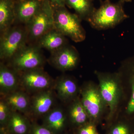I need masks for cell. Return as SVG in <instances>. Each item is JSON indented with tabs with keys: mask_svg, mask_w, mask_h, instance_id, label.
Masks as SVG:
<instances>
[{
	"mask_svg": "<svg viewBox=\"0 0 134 134\" xmlns=\"http://www.w3.org/2000/svg\"><path fill=\"white\" fill-rule=\"evenodd\" d=\"M43 118V126L56 134L61 132L64 128L67 117L62 108L55 106Z\"/></svg>",
	"mask_w": 134,
	"mask_h": 134,
	"instance_id": "obj_16",
	"label": "cell"
},
{
	"mask_svg": "<svg viewBox=\"0 0 134 134\" xmlns=\"http://www.w3.org/2000/svg\"><path fill=\"white\" fill-rule=\"evenodd\" d=\"M53 90L57 98L64 103L74 100L78 91V86L74 80L65 75L58 77L54 80Z\"/></svg>",
	"mask_w": 134,
	"mask_h": 134,
	"instance_id": "obj_13",
	"label": "cell"
},
{
	"mask_svg": "<svg viewBox=\"0 0 134 134\" xmlns=\"http://www.w3.org/2000/svg\"><path fill=\"white\" fill-rule=\"evenodd\" d=\"M15 0H0V33L7 31L15 21Z\"/></svg>",
	"mask_w": 134,
	"mask_h": 134,
	"instance_id": "obj_17",
	"label": "cell"
},
{
	"mask_svg": "<svg viewBox=\"0 0 134 134\" xmlns=\"http://www.w3.org/2000/svg\"><path fill=\"white\" fill-rule=\"evenodd\" d=\"M68 114L70 121L77 125L85 124L89 117L81 99H75L70 106Z\"/></svg>",
	"mask_w": 134,
	"mask_h": 134,
	"instance_id": "obj_20",
	"label": "cell"
},
{
	"mask_svg": "<svg viewBox=\"0 0 134 134\" xmlns=\"http://www.w3.org/2000/svg\"><path fill=\"white\" fill-rule=\"evenodd\" d=\"M123 4L120 1L116 3L110 0L101 2L100 7L95 9L87 21L97 30L113 28L128 18L123 9Z\"/></svg>",
	"mask_w": 134,
	"mask_h": 134,
	"instance_id": "obj_1",
	"label": "cell"
},
{
	"mask_svg": "<svg viewBox=\"0 0 134 134\" xmlns=\"http://www.w3.org/2000/svg\"><path fill=\"white\" fill-rule=\"evenodd\" d=\"M26 25L27 44H36L41 37L54 28L53 10L48 0H44L40 9Z\"/></svg>",
	"mask_w": 134,
	"mask_h": 134,
	"instance_id": "obj_4",
	"label": "cell"
},
{
	"mask_svg": "<svg viewBox=\"0 0 134 134\" xmlns=\"http://www.w3.org/2000/svg\"><path fill=\"white\" fill-rule=\"evenodd\" d=\"M83 125L79 129L78 134H98L94 125L91 124Z\"/></svg>",
	"mask_w": 134,
	"mask_h": 134,
	"instance_id": "obj_23",
	"label": "cell"
},
{
	"mask_svg": "<svg viewBox=\"0 0 134 134\" xmlns=\"http://www.w3.org/2000/svg\"><path fill=\"white\" fill-rule=\"evenodd\" d=\"M120 1L123 3L125 2H131L132 1V0H120Z\"/></svg>",
	"mask_w": 134,
	"mask_h": 134,
	"instance_id": "obj_27",
	"label": "cell"
},
{
	"mask_svg": "<svg viewBox=\"0 0 134 134\" xmlns=\"http://www.w3.org/2000/svg\"><path fill=\"white\" fill-rule=\"evenodd\" d=\"M92 0H66L65 5L73 9L82 20L87 21L94 12L96 8Z\"/></svg>",
	"mask_w": 134,
	"mask_h": 134,
	"instance_id": "obj_19",
	"label": "cell"
},
{
	"mask_svg": "<svg viewBox=\"0 0 134 134\" xmlns=\"http://www.w3.org/2000/svg\"><path fill=\"white\" fill-rule=\"evenodd\" d=\"M43 1L15 0V24H27L40 9Z\"/></svg>",
	"mask_w": 134,
	"mask_h": 134,
	"instance_id": "obj_11",
	"label": "cell"
},
{
	"mask_svg": "<svg viewBox=\"0 0 134 134\" xmlns=\"http://www.w3.org/2000/svg\"><path fill=\"white\" fill-rule=\"evenodd\" d=\"M100 94L112 114L117 107L120 95L118 75L97 72Z\"/></svg>",
	"mask_w": 134,
	"mask_h": 134,
	"instance_id": "obj_7",
	"label": "cell"
},
{
	"mask_svg": "<svg viewBox=\"0 0 134 134\" xmlns=\"http://www.w3.org/2000/svg\"><path fill=\"white\" fill-rule=\"evenodd\" d=\"M92 1H93V0H92Z\"/></svg>",
	"mask_w": 134,
	"mask_h": 134,
	"instance_id": "obj_28",
	"label": "cell"
},
{
	"mask_svg": "<svg viewBox=\"0 0 134 134\" xmlns=\"http://www.w3.org/2000/svg\"><path fill=\"white\" fill-rule=\"evenodd\" d=\"M132 83V96L127 107V111L129 113H134V75Z\"/></svg>",
	"mask_w": 134,
	"mask_h": 134,
	"instance_id": "obj_25",
	"label": "cell"
},
{
	"mask_svg": "<svg viewBox=\"0 0 134 134\" xmlns=\"http://www.w3.org/2000/svg\"></svg>",
	"mask_w": 134,
	"mask_h": 134,
	"instance_id": "obj_29",
	"label": "cell"
},
{
	"mask_svg": "<svg viewBox=\"0 0 134 134\" xmlns=\"http://www.w3.org/2000/svg\"><path fill=\"white\" fill-rule=\"evenodd\" d=\"M29 134H54L50 130L43 126L34 124L31 125Z\"/></svg>",
	"mask_w": 134,
	"mask_h": 134,
	"instance_id": "obj_22",
	"label": "cell"
},
{
	"mask_svg": "<svg viewBox=\"0 0 134 134\" xmlns=\"http://www.w3.org/2000/svg\"><path fill=\"white\" fill-rule=\"evenodd\" d=\"M110 134H129V130L126 125L119 124L113 128Z\"/></svg>",
	"mask_w": 134,
	"mask_h": 134,
	"instance_id": "obj_24",
	"label": "cell"
},
{
	"mask_svg": "<svg viewBox=\"0 0 134 134\" xmlns=\"http://www.w3.org/2000/svg\"><path fill=\"white\" fill-rule=\"evenodd\" d=\"M68 42L66 36L54 27L43 35L36 45L40 48H45L52 53L68 44Z\"/></svg>",
	"mask_w": 134,
	"mask_h": 134,
	"instance_id": "obj_15",
	"label": "cell"
},
{
	"mask_svg": "<svg viewBox=\"0 0 134 134\" xmlns=\"http://www.w3.org/2000/svg\"><path fill=\"white\" fill-rule=\"evenodd\" d=\"M81 93V101L89 117L94 119L98 118L103 112L105 103L99 88L89 85L83 88Z\"/></svg>",
	"mask_w": 134,
	"mask_h": 134,
	"instance_id": "obj_10",
	"label": "cell"
},
{
	"mask_svg": "<svg viewBox=\"0 0 134 134\" xmlns=\"http://www.w3.org/2000/svg\"><path fill=\"white\" fill-rule=\"evenodd\" d=\"M66 0H48L53 9L65 6Z\"/></svg>",
	"mask_w": 134,
	"mask_h": 134,
	"instance_id": "obj_26",
	"label": "cell"
},
{
	"mask_svg": "<svg viewBox=\"0 0 134 134\" xmlns=\"http://www.w3.org/2000/svg\"><path fill=\"white\" fill-rule=\"evenodd\" d=\"M57 96L53 89L31 95L30 105L26 116L33 119L43 117L56 106Z\"/></svg>",
	"mask_w": 134,
	"mask_h": 134,
	"instance_id": "obj_8",
	"label": "cell"
},
{
	"mask_svg": "<svg viewBox=\"0 0 134 134\" xmlns=\"http://www.w3.org/2000/svg\"><path fill=\"white\" fill-rule=\"evenodd\" d=\"M28 118L23 114L12 111L6 129L13 134H29L31 125Z\"/></svg>",
	"mask_w": 134,
	"mask_h": 134,
	"instance_id": "obj_18",
	"label": "cell"
},
{
	"mask_svg": "<svg viewBox=\"0 0 134 134\" xmlns=\"http://www.w3.org/2000/svg\"><path fill=\"white\" fill-rule=\"evenodd\" d=\"M41 48L36 44H27L5 63L18 72L43 68L46 60Z\"/></svg>",
	"mask_w": 134,
	"mask_h": 134,
	"instance_id": "obj_5",
	"label": "cell"
},
{
	"mask_svg": "<svg viewBox=\"0 0 134 134\" xmlns=\"http://www.w3.org/2000/svg\"><path fill=\"white\" fill-rule=\"evenodd\" d=\"M19 73L21 89L30 95L53 89L54 80L43 68Z\"/></svg>",
	"mask_w": 134,
	"mask_h": 134,
	"instance_id": "obj_6",
	"label": "cell"
},
{
	"mask_svg": "<svg viewBox=\"0 0 134 134\" xmlns=\"http://www.w3.org/2000/svg\"><path fill=\"white\" fill-rule=\"evenodd\" d=\"M12 110L2 98L0 100V124L1 128H6Z\"/></svg>",
	"mask_w": 134,
	"mask_h": 134,
	"instance_id": "obj_21",
	"label": "cell"
},
{
	"mask_svg": "<svg viewBox=\"0 0 134 134\" xmlns=\"http://www.w3.org/2000/svg\"><path fill=\"white\" fill-rule=\"evenodd\" d=\"M21 90L19 73L5 63H0V93L6 96Z\"/></svg>",
	"mask_w": 134,
	"mask_h": 134,
	"instance_id": "obj_12",
	"label": "cell"
},
{
	"mask_svg": "<svg viewBox=\"0 0 134 134\" xmlns=\"http://www.w3.org/2000/svg\"><path fill=\"white\" fill-rule=\"evenodd\" d=\"M1 97L12 111L27 115L30 105L31 95L21 89Z\"/></svg>",
	"mask_w": 134,
	"mask_h": 134,
	"instance_id": "obj_14",
	"label": "cell"
},
{
	"mask_svg": "<svg viewBox=\"0 0 134 134\" xmlns=\"http://www.w3.org/2000/svg\"><path fill=\"white\" fill-rule=\"evenodd\" d=\"M53 9L54 25L57 30L76 43L85 40L86 32L81 24L82 20L76 14L70 12L65 6Z\"/></svg>",
	"mask_w": 134,
	"mask_h": 134,
	"instance_id": "obj_2",
	"label": "cell"
},
{
	"mask_svg": "<svg viewBox=\"0 0 134 134\" xmlns=\"http://www.w3.org/2000/svg\"><path fill=\"white\" fill-rule=\"evenodd\" d=\"M0 38V59L7 63L27 44L26 25L15 24Z\"/></svg>",
	"mask_w": 134,
	"mask_h": 134,
	"instance_id": "obj_3",
	"label": "cell"
},
{
	"mask_svg": "<svg viewBox=\"0 0 134 134\" xmlns=\"http://www.w3.org/2000/svg\"><path fill=\"white\" fill-rule=\"evenodd\" d=\"M79 60V54L76 48L68 44L51 53L48 62L55 68L65 72L75 68Z\"/></svg>",
	"mask_w": 134,
	"mask_h": 134,
	"instance_id": "obj_9",
	"label": "cell"
}]
</instances>
